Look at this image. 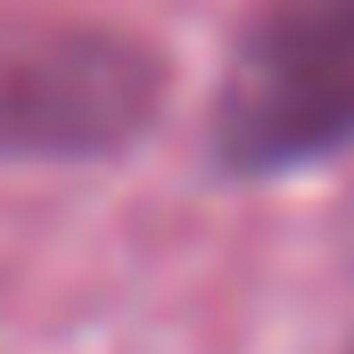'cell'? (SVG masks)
Segmentation results:
<instances>
[{
  "mask_svg": "<svg viewBox=\"0 0 354 354\" xmlns=\"http://www.w3.org/2000/svg\"><path fill=\"white\" fill-rule=\"evenodd\" d=\"M354 149V0H256L214 91L223 174L264 181Z\"/></svg>",
  "mask_w": 354,
  "mask_h": 354,
  "instance_id": "1",
  "label": "cell"
},
{
  "mask_svg": "<svg viewBox=\"0 0 354 354\" xmlns=\"http://www.w3.org/2000/svg\"><path fill=\"white\" fill-rule=\"evenodd\" d=\"M165 107V58L124 25H41L0 50V157L99 165Z\"/></svg>",
  "mask_w": 354,
  "mask_h": 354,
  "instance_id": "2",
  "label": "cell"
}]
</instances>
